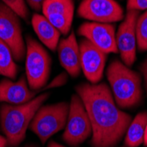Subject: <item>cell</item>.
I'll list each match as a JSON object with an SVG mask.
<instances>
[{"label": "cell", "mask_w": 147, "mask_h": 147, "mask_svg": "<svg viewBox=\"0 0 147 147\" xmlns=\"http://www.w3.org/2000/svg\"><path fill=\"white\" fill-rule=\"evenodd\" d=\"M78 34L106 54L118 53L115 26L111 23L85 22L79 26Z\"/></svg>", "instance_id": "30bf717a"}, {"label": "cell", "mask_w": 147, "mask_h": 147, "mask_svg": "<svg viewBox=\"0 0 147 147\" xmlns=\"http://www.w3.org/2000/svg\"><path fill=\"white\" fill-rule=\"evenodd\" d=\"M107 77L112 88L115 104L121 109L138 106L143 97L141 76L120 60L110 63Z\"/></svg>", "instance_id": "3957f363"}, {"label": "cell", "mask_w": 147, "mask_h": 147, "mask_svg": "<svg viewBox=\"0 0 147 147\" xmlns=\"http://www.w3.org/2000/svg\"><path fill=\"white\" fill-rule=\"evenodd\" d=\"M51 71V58L46 49L31 37L26 38V75L31 90L41 91Z\"/></svg>", "instance_id": "277c9868"}, {"label": "cell", "mask_w": 147, "mask_h": 147, "mask_svg": "<svg viewBox=\"0 0 147 147\" xmlns=\"http://www.w3.org/2000/svg\"><path fill=\"white\" fill-rule=\"evenodd\" d=\"M146 125L147 112L138 114L129 123L125 133V147H138L143 143Z\"/></svg>", "instance_id": "2e32d148"}, {"label": "cell", "mask_w": 147, "mask_h": 147, "mask_svg": "<svg viewBox=\"0 0 147 147\" xmlns=\"http://www.w3.org/2000/svg\"><path fill=\"white\" fill-rule=\"evenodd\" d=\"M7 146V140L5 137L0 135V147H6Z\"/></svg>", "instance_id": "603a6c76"}, {"label": "cell", "mask_w": 147, "mask_h": 147, "mask_svg": "<svg viewBox=\"0 0 147 147\" xmlns=\"http://www.w3.org/2000/svg\"><path fill=\"white\" fill-rule=\"evenodd\" d=\"M0 39L9 46L15 61L24 60L26 44L19 16L4 3H0Z\"/></svg>", "instance_id": "52a82bcc"}, {"label": "cell", "mask_w": 147, "mask_h": 147, "mask_svg": "<svg viewBox=\"0 0 147 147\" xmlns=\"http://www.w3.org/2000/svg\"><path fill=\"white\" fill-rule=\"evenodd\" d=\"M92 134V125L85 106L78 94L71 97L69 115L63 134V141L72 147H78Z\"/></svg>", "instance_id": "8992f818"}, {"label": "cell", "mask_w": 147, "mask_h": 147, "mask_svg": "<svg viewBox=\"0 0 147 147\" xmlns=\"http://www.w3.org/2000/svg\"><path fill=\"white\" fill-rule=\"evenodd\" d=\"M49 96V92H44L25 104L1 106L0 125L7 140V146L17 147L24 141L26 130L34 115Z\"/></svg>", "instance_id": "7a4b0ae2"}, {"label": "cell", "mask_w": 147, "mask_h": 147, "mask_svg": "<svg viewBox=\"0 0 147 147\" xmlns=\"http://www.w3.org/2000/svg\"><path fill=\"white\" fill-rule=\"evenodd\" d=\"M138 16V11H128L115 34L118 52L123 63L128 67H130L137 59L136 24Z\"/></svg>", "instance_id": "9c48e42d"}, {"label": "cell", "mask_w": 147, "mask_h": 147, "mask_svg": "<svg viewBox=\"0 0 147 147\" xmlns=\"http://www.w3.org/2000/svg\"><path fill=\"white\" fill-rule=\"evenodd\" d=\"M42 10L43 16L60 33L70 32L74 14L73 0H44Z\"/></svg>", "instance_id": "7c38bea8"}, {"label": "cell", "mask_w": 147, "mask_h": 147, "mask_svg": "<svg viewBox=\"0 0 147 147\" xmlns=\"http://www.w3.org/2000/svg\"><path fill=\"white\" fill-rule=\"evenodd\" d=\"M137 46L140 51L147 50V11L139 15L136 24Z\"/></svg>", "instance_id": "ac0fdd59"}, {"label": "cell", "mask_w": 147, "mask_h": 147, "mask_svg": "<svg viewBox=\"0 0 147 147\" xmlns=\"http://www.w3.org/2000/svg\"><path fill=\"white\" fill-rule=\"evenodd\" d=\"M144 146L147 147V125H146V128H145V130H144V141H143Z\"/></svg>", "instance_id": "d4e9b609"}, {"label": "cell", "mask_w": 147, "mask_h": 147, "mask_svg": "<svg viewBox=\"0 0 147 147\" xmlns=\"http://www.w3.org/2000/svg\"><path fill=\"white\" fill-rule=\"evenodd\" d=\"M140 71L144 77V86H145V89L147 92V59L141 64L140 66Z\"/></svg>", "instance_id": "7402d4cb"}, {"label": "cell", "mask_w": 147, "mask_h": 147, "mask_svg": "<svg viewBox=\"0 0 147 147\" xmlns=\"http://www.w3.org/2000/svg\"><path fill=\"white\" fill-rule=\"evenodd\" d=\"M78 14L100 23H114L124 18L122 6L115 0H83L78 6Z\"/></svg>", "instance_id": "ba28073f"}, {"label": "cell", "mask_w": 147, "mask_h": 147, "mask_svg": "<svg viewBox=\"0 0 147 147\" xmlns=\"http://www.w3.org/2000/svg\"><path fill=\"white\" fill-rule=\"evenodd\" d=\"M128 11H147V0H127Z\"/></svg>", "instance_id": "ffe728a7"}, {"label": "cell", "mask_w": 147, "mask_h": 147, "mask_svg": "<svg viewBox=\"0 0 147 147\" xmlns=\"http://www.w3.org/2000/svg\"><path fill=\"white\" fill-rule=\"evenodd\" d=\"M78 46L81 70L88 81L92 84H98L103 77L107 54L86 39H83Z\"/></svg>", "instance_id": "8fae6325"}, {"label": "cell", "mask_w": 147, "mask_h": 147, "mask_svg": "<svg viewBox=\"0 0 147 147\" xmlns=\"http://www.w3.org/2000/svg\"><path fill=\"white\" fill-rule=\"evenodd\" d=\"M26 2L33 10L39 11L42 10L44 0H26Z\"/></svg>", "instance_id": "44dd1931"}, {"label": "cell", "mask_w": 147, "mask_h": 147, "mask_svg": "<svg viewBox=\"0 0 147 147\" xmlns=\"http://www.w3.org/2000/svg\"><path fill=\"white\" fill-rule=\"evenodd\" d=\"M69 105L66 102L41 107L30 123V129L45 144L49 138L63 129L67 122Z\"/></svg>", "instance_id": "5b68a950"}, {"label": "cell", "mask_w": 147, "mask_h": 147, "mask_svg": "<svg viewBox=\"0 0 147 147\" xmlns=\"http://www.w3.org/2000/svg\"><path fill=\"white\" fill-rule=\"evenodd\" d=\"M24 147H38V146L34 145V144H30V145H26V146H24Z\"/></svg>", "instance_id": "484cf974"}, {"label": "cell", "mask_w": 147, "mask_h": 147, "mask_svg": "<svg viewBox=\"0 0 147 147\" xmlns=\"http://www.w3.org/2000/svg\"><path fill=\"white\" fill-rule=\"evenodd\" d=\"M32 26L40 41L50 50L55 51L59 42L61 33L43 15L38 13L33 15Z\"/></svg>", "instance_id": "9a60e30c"}, {"label": "cell", "mask_w": 147, "mask_h": 147, "mask_svg": "<svg viewBox=\"0 0 147 147\" xmlns=\"http://www.w3.org/2000/svg\"><path fill=\"white\" fill-rule=\"evenodd\" d=\"M92 125V147H115L124 137L131 116L119 109L105 83H84L76 86Z\"/></svg>", "instance_id": "6da1fadb"}, {"label": "cell", "mask_w": 147, "mask_h": 147, "mask_svg": "<svg viewBox=\"0 0 147 147\" xmlns=\"http://www.w3.org/2000/svg\"><path fill=\"white\" fill-rule=\"evenodd\" d=\"M57 51L61 65L71 77H78L81 71L79 46L78 45L73 32H71L67 38L62 39L58 42Z\"/></svg>", "instance_id": "5bb4252c"}, {"label": "cell", "mask_w": 147, "mask_h": 147, "mask_svg": "<svg viewBox=\"0 0 147 147\" xmlns=\"http://www.w3.org/2000/svg\"><path fill=\"white\" fill-rule=\"evenodd\" d=\"M3 3L11 9L21 19L28 20L29 11L25 3V0H2Z\"/></svg>", "instance_id": "d6986e66"}, {"label": "cell", "mask_w": 147, "mask_h": 147, "mask_svg": "<svg viewBox=\"0 0 147 147\" xmlns=\"http://www.w3.org/2000/svg\"><path fill=\"white\" fill-rule=\"evenodd\" d=\"M39 92L28 88L25 76H21L16 82L5 78L0 82V102L11 105L25 104L32 100Z\"/></svg>", "instance_id": "4fadbf2b"}, {"label": "cell", "mask_w": 147, "mask_h": 147, "mask_svg": "<svg viewBox=\"0 0 147 147\" xmlns=\"http://www.w3.org/2000/svg\"><path fill=\"white\" fill-rule=\"evenodd\" d=\"M18 74V65L13 58L9 46L0 39V75L15 79Z\"/></svg>", "instance_id": "e0dca14e"}, {"label": "cell", "mask_w": 147, "mask_h": 147, "mask_svg": "<svg viewBox=\"0 0 147 147\" xmlns=\"http://www.w3.org/2000/svg\"><path fill=\"white\" fill-rule=\"evenodd\" d=\"M47 147H64V146H63L60 144H58V143H57V142L52 140V141H49V143Z\"/></svg>", "instance_id": "cb8c5ba5"}]
</instances>
